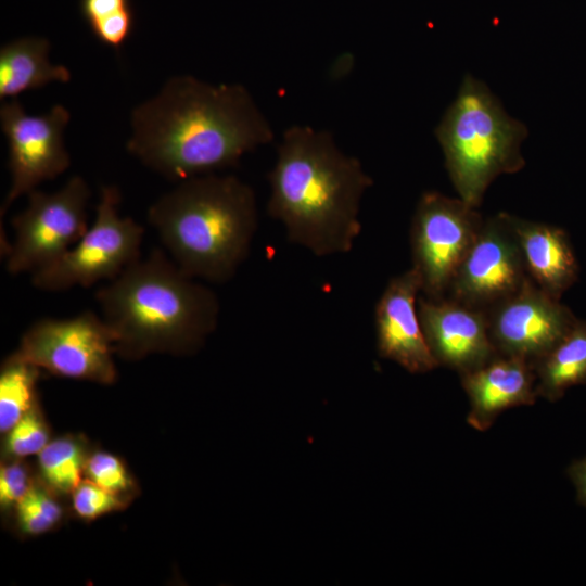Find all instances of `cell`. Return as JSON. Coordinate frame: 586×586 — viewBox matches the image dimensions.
Here are the masks:
<instances>
[{
  "instance_id": "44dd1931",
  "label": "cell",
  "mask_w": 586,
  "mask_h": 586,
  "mask_svg": "<svg viewBox=\"0 0 586 586\" xmlns=\"http://www.w3.org/2000/svg\"><path fill=\"white\" fill-rule=\"evenodd\" d=\"M79 9L97 40L116 52L133 31L131 0H79Z\"/></svg>"
},
{
  "instance_id": "ba28073f",
  "label": "cell",
  "mask_w": 586,
  "mask_h": 586,
  "mask_svg": "<svg viewBox=\"0 0 586 586\" xmlns=\"http://www.w3.org/2000/svg\"><path fill=\"white\" fill-rule=\"evenodd\" d=\"M53 375L111 385L117 380L114 336L101 315L85 310L67 318H40L16 349Z\"/></svg>"
},
{
  "instance_id": "3957f363",
  "label": "cell",
  "mask_w": 586,
  "mask_h": 586,
  "mask_svg": "<svg viewBox=\"0 0 586 586\" xmlns=\"http://www.w3.org/2000/svg\"><path fill=\"white\" fill-rule=\"evenodd\" d=\"M95 300L114 336L116 355L128 360L194 354L219 321L215 292L160 249L99 289Z\"/></svg>"
},
{
  "instance_id": "7a4b0ae2",
  "label": "cell",
  "mask_w": 586,
  "mask_h": 586,
  "mask_svg": "<svg viewBox=\"0 0 586 586\" xmlns=\"http://www.w3.org/2000/svg\"><path fill=\"white\" fill-rule=\"evenodd\" d=\"M268 181L267 212L283 225L289 242L318 257L353 250L361 232V200L373 181L328 130L285 129Z\"/></svg>"
},
{
  "instance_id": "277c9868",
  "label": "cell",
  "mask_w": 586,
  "mask_h": 586,
  "mask_svg": "<svg viewBox=\"0 0 586 586\" xmlns=\"http://www.w3.org/2000/svg\"><path fill=\"white\" fill-rule=\"evenodd\" d=\"M146 217L175 264L212 283L234 277L258 226L253 188L217 173L177 182L151 204Z\"/></svg>"
},
{
  "instance_id": "d6986e66",
  "label": "cell",
  "mask_w": 586,
  "mask_h": 586,
  "mask_svg": "<svg viewBox=\"0 0 586 586\" xmlns=\"http://www.w3.org/2000/svg\"><path fill=\"white\" fill-rule=\"evenodd\" d=\"M89 454L81 436L66 434L53 438L37 455L38 476L61 496L71 495L84 480Z\"/></svg>"
},
{
  "instance_id": "6da1fadb",
  "label": "cell",
  "mask_w": 586,
  "mask_h": 586,
  "mask_svg": "<svg viewBox=\"0 0 586 586\" xmlns=\"http://www.w3.org/2000/svg\"><path fill=\"white\" fill-rule=\"evenodd\" d=\"M130 126L128 153L175 183L233 167L275 135L243 85L188 74L171 76L133 107Z\"/></svg>"
},
{
  "instance_id": "5bb4252c",
  "label": "cell",
  "mask_w": 586,
  "mask_h": 586,
  "mask_svg": "<svg viewBox=\"0 0 586 586\" xmlns=\"http://www.w3.org/2000/svg\"><path fill=\"white\" fill-rule=\"evenodd\" d=\"M420 292L419 273L411 267L388 281L374 311L379 355L410 373H425L438 367L418 315Z\"/></svg>"
},
{
  "instance_id": "9c48e42d",
  "label": "cell",
  "mask_w": 586,
  "mask_h": 586,
  "mask_svg": "<svg viewBox=\"0 0 586 586\" xmlns=\"http://www.w3.org/2000/svg\"><path fill=\"white\" fill-rule=\"evenodd\" d=\"M484 218L462 199L436 191L417 202L410 227L412 268L425 297L446 296L449 284L473 244Z\"/></svg>"
},
{
  "instance_id": "4fadbf2b",
  "label": "cell",
  "mask_w": 586,
  "mask_h": 586,
  "mask_svg": "<svg viewBox=\"0 0 586 586\" xmlns=\"http://www.w3.org/2000/svg\"><path fill=\"white\" fill-rule=\"evenodd\" d=\"M417 308L425 341L438 366L460 375L477 369L497 354L485 311L448 297H419Z\"/></svg>"
},
{
  "instance_id": "7c38bea8",
  "label": "cell",
  "mask_w": 586,
  "mask_h": 586,
  "mask_svg": "<svg viewBox=\"0 0 586 586\" xmlns=\"http://www.w3.org/2000/svg\"><path fill=\"white\" fill-rule=\"evenodd\" d=\"M485 313L496 353L523 359L533 367L578 319L571 308L532 280Z\"/></svg>"
},
{
  "instance_id": "e0dca14e",
  "label": "cell",
  "mask_w": 586,
  "mask_h": 586,
  "mask_svg": "<svg viewBox=\"0 0 586 586\" xmlns=\"http://www.w3.org/2000/svg\"><path fill=\"white\" fill-rule=\"evenodd\" d=\"M50 41L38 36L10 40L0 48V99H16L51 82L66 84L71 71L50 61Z\"/></svg>"
},
{
  "instance_id": "ffe728a7",
  "label": "cell",
  "mask_w": 586,
  "mask_h": 586,
  "mask_svg": "<svg viewBox=\"0 0 586 586\" xmlns=\"http://www.w3.org/2000/svg\"><path fill=\"white\" fill-rule=\"evenodd\" d=\"M40 369L17 351L0 369V433L5 434L38 402Z\"/></svg>"
},
{
  "instance_id": "cb8c5ba5",
  "label": "cell",
  "mask_w": 586,
  "mask_h": 586,
  "mask_svg": "<svg viewBox=\"0 0 586 586\" xmlns=\"http://www.w3.org/2000/svg\"><path fill=\"white\" fill-rule=\"evenodd\" d=\"M85 476L128 504L136 495L137 484L125 461L110 451H90Z\"/></svg>"
},
{
  "instance_id": "30bf717a",
  "label": "cell",
  "mask_w": 586,
  "mask_h": 586,
  "mask_svg": "<svg viewBox=\"0 0 586 586\" xmlns=\"http://www.w3.org/2000/svg\"><path fill=\"white\" fill-rule=\"evenodd\" d=\"M69 119V111L62 104L29 115L17 99L2 103L0 127L8 142L11 184L1 204V218L20 196L67 170L71 157L64 131Z\"/></svg>"
},
{
  "instance_id": "ac0fdd59",
  "label": "cell",
  "mask_w": 586,
  "mask_h": 586,
  "mask_svg": "<svg viewBox=\"0 0 586 586\" xmlns=\"http://www.w3.org/2000/svg\"><path fill=\"white\" fill-rule=\"evenodd\" d=\"M536 393L548 402L586 384V320L577 319L563 339L535 366Z\"/></svg>"
},
{
  "instance_id": "d4e9b609",
  "label": "cell",
  "mask_w": 586,
  "mask_h": 586,
  "mask_svg": "<svg viewBox=\"0 0 586 586\" xmlns=\"http://www.w3.org/2000/svg\"><path fill=\"white\" fill-rule=\"evenodd\" d=\"M69 496L73 512L86 522L120 511L128 504L88 479H84Z\"/></svg>"
},
{
  "instance_id": "2e32d148",
  "label": "cell",
  "mask_w": 586,
  "mask_h": 586,
  "mask_svg": "<svg viewBox=\"0 0 586 586\" xmlns=\"http://www.w3.org/2000/svg\"><path fill=\"white\" fill-rule=\"evenodd\" d=\"M531 280L561 300L578 279L579 266L568 232L557 226L508 214Z\"/></svg>"
},
{
  "instance_id": "4316f807",
  "label": "cell",
  "mask_w": 586,
  "mask_h": 586,
  "mask_svg": "<svg viewBox=\"0 0 586 586\" xmlns=\"http://www.w3.org/2000/svg\"><path fill=\"white\" fill-rule=\"evenodd\" d=\"M566 474L575 487L577 502L586 508V457L572 461Z\"/></svg>"
},
{
  "instance_id": "7402d4cb",
  "label": "cell",
  "mask_w": 586,
  "mask_h": 586,
  "mask_svg": "<svg viewBox=\"0 0 586 586\" xmlns=\"http://www.w3.org/2000/svg\"><path fill=\"white\" fill-rule=\"evenodd\" d=\"M61 495L36 476L33 485L13 511L17 532L36 537L56 528L65 518Z\"/></svg>"
},
{
  "instance_id": "8992f818",
  "label": "cell",
  "mask_w": 586,
  "mask_h": 586,
  "mask_svg": "<svg viewBox=\"0 0 586 586\" xmlns=\"http://www.w3.org/2000/svg\"><path fill=\"white\" fill-rule=\"evenodd\" d=\"M116 186H103L92 225L56 262L31 275V284L43 292L89 288L111 281L141 258L144 228L119 212Z\"/></svg>"
},
{
  "instance_id": "484cf974",
  "label": "cell",
  "mask_w": 586,
  "mask_h": 586,
  "mask_svg": "<svg viewBox=\"0 0 586 586\" xmlns=\"http://www.w3.org/2000/svg\"><path fill=\"white\" fill-rule=\"evenodd\" d=\"M35 479L30 467L23 459L4 460L0 467L1 511L13 512Z\"/></svg>"
},
{
  "instance_id": "52a82bcc",
  "label": "cell",
  "mask_w": 586,
  "mask_h": 586,
  "mask_svg": "<svg viewBox=\"0 0 586 586\" xmlns=\"http://www.w3.org/2000/svg\"><path fill=\"white\" fill-rule=\"evenodd\" d=\"M90 196L87 181L78 175L58 191H30L26 207L12 219L14 240L4 253L7 271L33 275L63 256L89 228Z\"/></svg>"
},
{
  "instance_id": "5b68a950",
  "label": "cell",
  "mask_w": 586,
  "mask_h": 586,
  "mask_svg": "<svg viewBox=\"0 0 586 586\" xmlns=\"http://www.w3.org/2000/svg\"><path fill=\"white\" fill-rule=\"evenodd\" d=\"M527 133L486 84L466 75L435 129L459 198L477 208L497 177L520 171L525 165L521 145Z\"/></svg>"
},
{
  "instance_id": "8fae6325",
  "label": "cell",
  "mask_w": 586,
  "mask_h": 586,
  "mask_svg": "<svg viewBox=\"0 0 586 586\" xmlns=\"http://www.w3.org/2000/svg\"><path fill=\"white\" fill-rule=\"evenodd\" d=\"M528 281L531 278L508 213L501 212L484 219L445 297L486 311L519 292Z\"/></svg>"
},
{
  "instance_id": "603a6c76",
  "label": "cell",
  "mask_w": 586,
  "mask_h": 586,
  "mask_svg": "<svg viewBox=\"0 0 586 586\" xmlns=\"http://www.w3.org/2000/svg\"><path fill=\"white\" fill-rule=\"evenodd\" d=\"M2 454L7 459L38 455L51 441L50 426L39 400L4 434Z\"/></svg>"
},
{
  "instance_id": "9a60e30c",
  "label": "cell",
  "mask_w": 586,
  "mask_h": 586,
  "mask_svg": "<svg viewBox=\"0 0 586 586\" xmlns=\"http://www.w3.org/2000/svg\"><path fill=\"white\" fill-rule=\"evenodd\" d=\"M469 398V425L488 430L498 416L518 406H531L538 398L534 367L527 361L496 354L475 370L460 374Z\"/></svg>"
}]
</instances>
